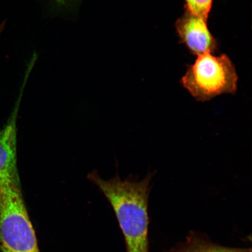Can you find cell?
<instances>
[{"label":"cell","instance_id":"cell-1","mask_svg":"<svg viewBox=\"0 0 252 252\" xmlns=\"http://www.w3.org/2000/svg\"><path fill=\"white\" fill-rule=\"evenodd\" d=\"M88 178L112 205L127 252H149L148 202L151 175L140 182L124 181L118 176L105 180L96 172L90 173Z\"/></svg>","mask_w":252,"mask_h":252},{"label":"cell","instance_id":"cell-2","mask_svg":"<svg viewBox=\"0 0 252 252\" xmlns=\"http://www.w3.org/2000/svg\"><path fill=\"white\" fill-rule=\"evenodd\" d=\"M0 250L40 252L25 207L19 173L0 178Z\"/></svg>","mask_w":252,"mask_h":252},{"label":"cell","instance_id":"cell-3","mask_svg":"<svg viewBox=\"0 0 252 252\" xmlns=\"http://www.w3.org/2000/svg\"><path fill=\"white\" fill-rule=\"evenodd\" d=\"M207 53L197 56L181 79L183 87L198 102H207L223 94H235L238 77L234 64L224 54Z\"/></svg>","mask_w":252,"mask_h":252},{"label":"cell","instance_id":"cell-4","mask_svg":"<svg viewBox=\"0 0 252 252\" xmlns=\"http://www.w3.org/2000/svg\"><path fill=\"white\" fill-rule=\"evenodd\" d=\"M179 38L196 56L215 52L218 43L211 33L207 20L187 10L176 23Z\"/></svg>","mask_w":252,"mask_h":252},{"label":"cell","instance_id":"cell-5","mask_svg":"<svg viewBox=\"0 0 252 252\" xmlns=\"http://www.w3.org/2000/svg\"><path fill=\"white\" fill-rule=\"evenodd\" d=\"M21 98V95L7 124L0 131V177L18 169L17 121Z\"/></svg>","mask_w":252,"mask_h":252},{"label":"cell","instance_id":"cell-6","mask_svg":"<svg viewBox=\"0 0 252 252\" xmlns=\"http://www.w3.org/2000/svg\"><path fill=\"white\" fill-rule=\"evenodd\" d=\"M168 252H252L251 249H236L221 247L196 235H191L181 247Z\"/></svg>","mask_w":252,"mask_h":252},{"label":"cell","instance_id":"cell-7","mask_svg":"<svg viewBox=\"0 0 252 252\" xmlns=\"http://www.w3.org/2000/svg\"><path fill=\"white\" fill-rule=\"evenodd\" d=\"M186 9L207 20L213 0H185Z\"/></svg>","mask_w":252,"mask_h":252},{"label":"cell","instance_id":"cell-8","mask_svg":"<svg viewBox=\"0 0 252 252\" xmlns=\"http://www.w3.org/2000/svg\"><path fill=\"white\" fill-rule=\"evenodd\" d=\"M74 0H55L56 4L59 6L65 5L70 4Z\"/></svg>","mask_w":252,"mask_h":252}]
</instances>
